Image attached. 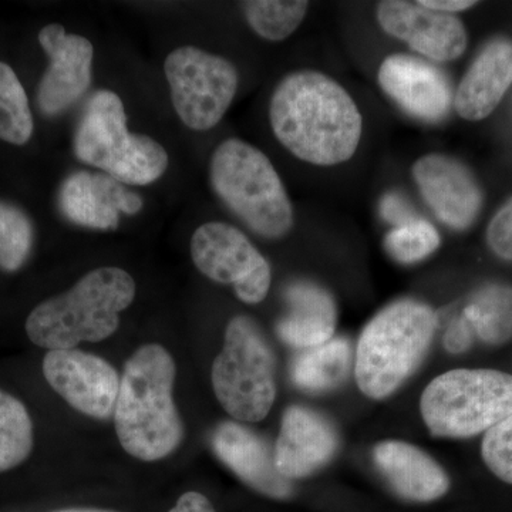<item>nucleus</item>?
I'll return each mask as SVG.
<instances>
[{
	"mask_svg": "<svg viewBox=\"0 0 512 512\" xmlns=\"http://www.w3.org/2000/svg\"><path fill=\"white\" fill-rule=\"evenodd\" d=\"M269 121L279 143L313 165H338L355 156L363 119L345 87L312 70L288 74L276 86Z\"/></svg>",
	"mask_w": 512,
	"mask_h": 512,
	"instance_id": "1",
	"label": "nucleus"
},
{
	"mask_svg": "<svg viewBox=\"0 0 512 512\" xmlns=\"http://www.w3.org/2000/svg\"><path fill=\"white\" fill-rule=\"evenodd\" d=\"M175 373L173 357L160 345L141 346L124 366L114 424L121 446L138 460H161L183 440L173 399Z\"/></svg>",
	"mask_w": 512,
	"mask_h": 512,
	"instance_id": "2",
	"label": "nucleus"
},
{
	"mask_svg": "<svg viewBox=\"0 0 512 512\" xmlns=\"http://www.w3.org/2000/svg\"><path fill=\"white\" fill-rule=\"evenodd\" d=\"M134 296L136 284L124 269H94L69 291L36 306L26 320V333L36 346L50 350L100 342L119 329L120 312Z\"/></svg>",
	"mask_w": 512,
	"mask_h": 512,
	"instance_id": "3",
	"label": "nucleus"
},
{
	"mask_svg": "<svg viewBox=\"0 0 512 512\" xmlns=\"http://www.w3.org/2000/svg\"><path fill=\"white\" fill-rule=\"evenodd\" d=\"M437 315L426 303L402 299L377 313L357 342L355 376L360 392L382 400L416 372L429 352Z\"/></svg>",
	"mask_w": 512,
	"mask_h": 512,
	"instance_id": "4",
	"label": "nucleus"
},
{
	"mask_svg": "<svg viewBox=\"0 0 512 512\" xmlns=\"http://www.w3.org/2000/svg\"><path fill=\"white\" fill-rule=\"evenodd\" d=\"M210 177L218 198L255 234L279 239L291 231V200L261 150L238 138L225 140L212 154Z\"/></svg>",
	"mask_w": 512,
	"mask_h": 512,
	"instance_id": "5",
	"label": "nucleus"
},
{
	"mask_svg": "<svg viewBox=\"0 0 512 512\" xmlns=\"http://www.w3.org/2000/svg\"><path fill=\"white\" fill-rule=\"evenodd\" d=\"M76 158L100 168L121 184L148 185L163 177L168 154L154 138L127 128L123 101L99 90L84 107L73 138Z\"/></svg>",
	"mask_w": 512,
	"mask_h": 512,
	"instance_id": "6",
	"label": "nucleus"
},
{
	"mask_svg": "<svg viewBox=\"0 0 512 512\" xmlns=\"http://www.w3.org/2000/svg\"><path fill=\"white\" fill-rule=\"evenodd\" d=\"M420 410L433 436L467 439L487 433L512 414V375L490 369L450 370L424 389Z\"/></svg>",
	"mask_w": 512,
	"mask_h": 512,
	"instance_id": "7",
	"label": "nucleus"
},
{
	"mask_svg": "<svg viewBox=\"0 0 512 512\" xmlns=\"http://www.w3.org/2000/svg\"><path fill=\"white\" fill-rule=\"evenodd\" d=\"M212 387L225 412L241 421L264 420L275 402V357L254 320L235 316L212 365Z\"/></svg>",
	"mask_w": 512,
	"mask_h": 512,
	"instance_id": "8",
	"label": "nucleus"
},
{
	"mask_svg": "<svg viewBox=\"0 0 512 512\" xmlns=\"http://www.w3.org/2000/svg\"><path fill=\"white\" fill-rule=\"evenodd\" d=\"M164 72L174 109L191 130L217 126L237 94L239 76L234 64L194 46L171 52Z\"/></svg>",
	"mask_w": 512,
	"mask_h": 512,
	"instance_id": "9",
	"label": "nucleus"
},
{
	"mask_svg": "<svg viewBox=\"0 0 512 512\" xmlns=\"http://www.w3.org/2000/svg\"><path fill=\"white\" fill-rule=\"evenodd\" d=\"M191 256L202 275L232 285L242 302L264 301L271 288V266L247 235L225 222H207L194 232Z\"/></svg>",
	"mask_w": 512,
	"mask_h": 512,
	"instance_id": "10",
	"label": "nucleus"
},
{
	"mask_svg": "<svg viewBox=\"0 0 512 512\" xmlns=\"http://www.w3.org/2000/svg\"><path fill=\"white\" fill-rule=\"evenodd\" d=\"M43 375L73 409L99 420L113 416L121 379L101 357L76 349L49 350Z\"/></svg>",
	"mask_w": 512,
	"mask_h": 512,
	"instance_id": "11",
	"label": "nucleus"
},
{
	"mask_svg": "<svg viewBox=\"0 0 512 512\" xmlns=\"http://www.w3.org/2000/svg\"><path fill=\"white\" fill-rule=\"evenodd\" d=\"M39 43L50 64L40 80L37 104L46 116H59L82 99L92 84L93 45L56 23L40 30Z\"/></svg>",
	"mask_w": 512,
	"mask_h": 512,
	"instance_id": "12",
	"label": "nucleus"
},
{
	"mask_svg": "<svg viewBox=\"0 0 512 512\" xmlns=\"http://www.w3.org/2000/svg\"><path fill=\"white\" fill-rule=\"evenodd\" d=\"M376 16L387 35L433 62H453L466 52V28L456 15L437 12L420 2L384 0L377 6Z\"/></svg>",
	"mask_w": 512,
	"mask_h": 512,
	"instance_id": "13",
	"label": "nucleus"
},
{
	"mask_svg": "<svg viewBox=\"0 0 512 512\" xmlns=\"http://www.w3.org/2000/svg\"><path fill=\"white\" fill-rule=\"evenodd\" d=\"M412 173L424 201L444 225L464 231L476 221L483 192L466 165L443 154H427L414 163Z\"/></svg>",
	"mask_w": 512,
	"mask_h": 512,
	"instance_id": "14",
	"label": "nucleus"
},
{
	"mask_svg": "<svg viewBox=\"0 0 512 512\" xmlns=\"http://www.w3.org/2000/svg\"><path fill=\"white\" fill-rule=\"evenodd\" d=\"M143 205L140 195L107 174L77 171L59 191V208L66 220L101 231L119 228L120 214H137Z\"/></svg>",
	"mask_w": 512,
	"mask_h": 512,
	"instance_id": "15",
	"label": "nucleus"
},
{
	"mask_svg": "<svg viewBox=\"0 0 512 512\" xmlns=\"http://www.w3.org/2000/svg\"><path fill=\"white\" fill-rule=\"evenodd\" d=\"M377 79L383 92L416 119L436 123L450 110L451 89L447 77L419 57H386Z\"/></svg>",
	"mask_w": 512,
	"mask_h": 512,
	"instance_id": "16",
	"label": "nucleus"
},
{
	"mask_svg": "<svg viewBox=\"0 0 512 512\" xmlns=\"http://www.w3.org/2000/svg\"><path fill=\"white\" fill-rule=\"evenodd\" d=\"M339 437L328 419L312 409H286L274 451L275 466L286 480H298L318 471L335 456Z\"/></svg>",
	"mask_w": 512,
	"mask_h": 512,
	"instance_id": "17",
	"label": "nucleus"
},
{
	"mask_svg": "<svg viewBox=\"0 0 512 512\" xmlns=\"http://www.w3.org/2000/svg\"><path fill=\"white\" fill-rule=\"evenodd\" d=\"M212 447L222 463L258 493L276 500L291 497V481L279 473L274 453L254 431L224 421L212 434Z\"/></svg>",
	"mask_w": 512,
	"mask_h": 512,
	"instance_id": "18",
	"label": "nucleus"
},
{
	"mask_svg": "<svg viewBox=\"0 0 512 512\" xmlns=\"http://www.w3.org/2000/svg\"><path fill=\"white\" fill-rule=\"evenodd\" d=\"M376 467L404 500L431 503L447 494L446 471L419 447L404 441H383L373 450Z\"/></svg>",
	"mask_w": 512,
	"mask_h": 512,
	"instance_id": "19",
	"label": "nucleus"
},
{
	"mask_svg": "<svg viewBox=\"0 0 512 512\" xmlns=\"http://www.w3.org/2000/svg\"><path fill=\"white\" fill-rule=\"evenodd\" d=\"M512 84V43L495 40L478 55L458 86L457 113L464 120H484L497 109Z\"/></svg>",
	"mask_w": 512,
	"mask_h": 512,
	"instance_id": "20",
	"label": "nucleus"
},
{
	"mask_svg": "<svg viewBox=\"0 0 512 512\" xmlns=\"http://www.w3.org/2000/svg\"><path fill=\"white\" fill-rule=\"evenodd\" d=\"M289 312L276 333L286 345L306 350L329 342L335 335L336 305L332 296L312 282H293L285 291Z\"/></svg>",
	"mask_w": 512,
	"mask_h": 512,
	"instance_id": "21",
	"label": "nucleus"
},
{
	"mask_svg": "<svg viewBox=\"0 0 512 512\" xmlns=\"http://www.w3.org/2000/svg\"><path fill=\"white\" fill-rule=\"evenodd\" d=\"M352 367V346L345 338H332L316 348L302 350L291 365V379L299 389L323 393L338 387Z\"/></svg>",
	"mask_w": 512,
	"mask_h": 512,
	"instance_id": "22",
	"label": "nucleus"
},
{
	"mask_svg": "<svg viewBox=\"0 0 512 512\" xmlns=\"http://www.w3.org/2000/svg\"><path fill=\"white\" fill-rule=\"evenodd\" d=\"M477 338L488 345H503L512 338V288L487 284L473 293L463 311Z\"/></svg>",
	"mask_w": 512,
	"mask_h": 512,
	"instance_id": "23",
	"label": "nucleus"
},
{
	"mask_svg": "<svg viewBox=\"0 0 512 512\" xmlns=\"http://www.w3.org/2000/svg\"><path fill=\"white\" fill-rule=\"evenodd\" d=\"M32 448L33 423L25 404L0 390V473L22 464Z\"/></svg>",
	"mask_w": 512,
	"mask_h": 512,
	"instance_id": "24",
	"label": "nucleus"
},
{
	"mask_svg": "<svg viewBox=\"0 0 512 512\" xmlns=\"http://www.w3.org/2000/svg\"><path fill=\"white\" fill-rule=\"evenodd\" d=\"M248 25L269 42H282L301 26L309 3L303 0H251L242 3Z\"/></svg>",
	"mask_w": 512,
	"mask_h": 512,
	"instance_id": "25",
	"label": "nucleus"
},
{
	"mask_svg": "<svg viewBox=\"0 0 512 512\" xmlns=\"http://www.w3.org/2000/svg\"><path fill=\"white\" fill-rule=\"evenodd\" d=\"M32 134L28 94L12 67L0 62V140L23 146Z\"/></svg>",
	"mask_w": 512,
	"mask_h": 512,
	"instance_id": "26",
	"label": "nucleus"
},
{
	"mask_svg": "<svg viewBox=\"0 0 512 512\" xmlns=\"http://www.w3.org/2000/svg\"><path fill=\"white\" fill-rule=\"evenodd\" d=\"M33 225L15 205L0 201V269L15 272L28 261L33 247Z\"/></svg>",
	"mask_w": 512,
	"mask_h": 512,
	"instance_id": "27",
	"label": "nucleus"
},
{
	"mask_svg": "<svg viewBox=\"0 0 512 512\" xmlns=\"http://www.w3.org/2000/svg\"><path fill=\"white\" fill-rule=\"evenodd\" d=\"M441 239L437 229L426 220L406 222L392 229L384 239V247L400 264H416L439 249Z\"/></svg>",
	"mask_w": 512,
	"mask_h": 512,
	"instance_id": "28",
	"label": "nucleus"
},
{
	"mask_svg": "<svg viewBox=\"0 0 512 512\" xmlns=\"http://www.w3.org/2000/svg\"><path fill=\"white\" fill-rule=\"evenodd\" d=\"M481 456L495 476L512 484V414L485 433Z\"/></svg>",
	"mask_w": 512,
	"mask_h": 512,
	"instance_id": "29",
	"label": "nucleus"
},
{
	"mask_svg": "<svg viewBox=\"0 0 512 512\" xmlns=\"http://www.w3.org/2000/svg\"><path fill=\"white\" fill-rule=\"evenodd\" d=\"M487 242L495 255L512 261V198L505 202L488 225Z\"/></svg>",
	"mask_w": 512,
	"mask_h": 512,
	"instance_id": "30",
	"label": "nucleus"
},
{
	"mask_svg": "<svg viewBox=\"0 0 512 512\" xmlns=\"http://www.w3.org/2000/svg\"><path fill=\"white\" fill-rule=\"evenodd\" d=\"M474 336H476V333L461 313L447 328L446 335H444V348L453 355H460V353L471 348Z\"/></svg>",
	"mask_w": 512,
	"mask_h": 512,
	"instance_id": "31",
	"label": "nucleus"
},
{
	"mask_svg": "<svg viewBox=\"0 0 512 512\" xmlns=\"http://www.w3.org/2000/svg\"><path fill=\"white\" fill-rule=\"evenodd\" d=\"M384 220L390 224L399 225L414 220L412 207L399 194H389L383 198L382 207H380Z\"/></svg>",
	"mask_w": 512,
	"mask_h": 512,
	"instance_id": "32",
	"label": "nucleus"
},
{
	"mask_svg": "<svg viewBox=\"0 0 512 512\" xmlns=\"http://www.w3.org/2000/svg\"><path fill=\"white\" fill-rule=\"evenodd\" d=\"M168 512H215L205 495L190 491L178 498L177 504Z\"/></svg>",
	"mask_w": 512,
	"mask_h": 512,
	"instance_id": "33",
	"label": "nucleus"
},
{
	"mask_svg": "<svg viewBox=\"0 0 512 512\" xmlns=\"http://www.w3.org/2000/svg\"><path fill=\"white\" fill-rule=\"evenodd\" d=\"M420 3L426 6V8L437 10V12L441 13H447V15L464 12V10L477 5V2H470V0H421Z\"/></svg>",
	"mask_w": 512,
	"mask_h": 512,
	"instance_id": "34",
	"label": "nucleus"
},
{
	"mask_svg": "<svg viewBox=\"0 0 512 512\" xmlns=\"http://www.w3.org/2000/svg\"><path fill=\"white\" fill-rule=\"evenodd\" d=\"M56 512H113L104 510H92V508H72V510H62Z\"/></svg>",
	"mask_w": 512,
	"mask_h": 512,
	"instance_id": "35",
	"label": "nucleus"
}]
</instances>
